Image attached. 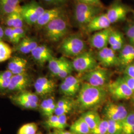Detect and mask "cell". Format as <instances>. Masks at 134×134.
Returning a JSON list of instances; mask_svg holds the SVG:
<instances>
[{"label":"cell","instance_id":"obj_1","mask_svg":"<svg viewBox=\"0 0 134 134\" xmlns=\"http://www.w3.org/2000/svg\"><path fill=\"white\" fill-rule=\"evenodd\" d=\"M107 96V91L103 87L92 86L83 82L77 93V104L81 110H92L102 104Z\"/></svg>","mask_w":134,"mask_h":134},{"label":"cell","instance_id":"obj_2","mask_svg":"<svg viewBox=\"0 0 134 134\" xmlns=\"http://www.w3.org/2000/svg\"><path fill=\"white\" fill-rule=\"evenodd\" d=\"M44 27L45 36L54 42L61 40L69 30L68 23L63 15L54 19Z\"/></svg>","mask_w":134,"mask_h":134},{"label":"cell","instance_id":"obj_3","mask_svg":"<svg viewBox=\"0 0 134 134\" xmlns=\"http://www.w3.org/2000/svg\"><path fill=\"white\" fill-rule=\"evenodd\" d=\"M86 48V44L80 36L72 35L63 40L59 49L64 56L75 58L85 51Z\"/></svg>","mask_w":134,"mask_h":134},{"label":"cell","instance_id":"obj_4","mask_svg":"<svg viewBox=\"0 0 134 134\" xmlns=\"http://www.w3.org/2000/svg\"><path fill=\"white\" fill-rule=\"evenodd\" d=\"M74 70L80 74H85L98 67L94 55L90 51H84L74 58L72 62Z\"/></svg>","mask_w":134,"mask_h":134},{"label":"cell","instance_id":"obj_5","mask_svg":"<svg viewBox=\"0 0 134 134\" xmlns=\"http://www.w3.org/2000/svg\"><path fill=\"white\" fill-rule=\"evenodd\" d=\"M100 8L86 4L77 3L74 11V16L77 24L81 26H86L98 15Z\"/></svg>","mask_w":134,"mask_h":134},{"label":"cell","instance_id":"obj_6","mask_svg":"<svg viewBox=\"0 0 134 134\" xmlns=\"http://www.w3.org/2000/svg\"><path fill=\"white\" fill-rule=\"evenodd\" d=\"M109 72L104 68L97 67L83 75L81 80L92 86L103 87L109 80Z\"/></svg>","mask_w":134,"mask_h":134},{"label":"cell","instance_id":"obj_7","mask_svg":"<svg viewBox=\"0 0 134 134\" xmlns=\"http://www.w3.org/2000/svg\"><path fill=\"white\" fill-rule=\"evenodd\" d=\"M108 91L117 99H129L134 96V93L126 84L122 77L108 83Z\"/></svg>","mask_w":134,"mask_h":134},{"label":"cell","instance_id":"obj_8","mask_svg":"<svg viewBox=\"0 0 134 134\" xmlns=\"http://www.w3.org/2000/svg\"><path fill=\"white\" fill-rule=\"evenodd\" d=\"M45 9L36 2H32L21 6V14L24 21L29 25L36 24Z\"/></svg>","mask_w":134,"mask_h":134},{"label":"cell","instance_id":"obj_9","mask_svg":"<svg viewBox=\"0 0 134 134\" xmlns=\"http://www.w3.org/2000/svg\"><path fill=\"white\" fill-rule=\"evenodd\" d=\"M103 113L107 119L122 122L128 115L124 106L113 103H108L103 109Z\"/></svg>","mask_w":134,"mask_h":134},{"label":"cell","instance_id":"obj_10","mask_svg":"<svg viewBox=\"0 0 134 134\" xmlns=\"http://www.w3.org/2000/svg\"><path fill=\"white\" fill-rule=\"evenodd\" d=\"M96 59L97 61L104 67H113L119 65L118 57L116 55L115 51L110 47H106L99 50Z\"/></svg>","mask_w":134,"mask_h":134},{"label":"cell","instance_id":"obj_11","mask_svg":"<svg viewBox=\"0 0 134 134\" xmlns=\"http://www.w3.org/2000/svg\"><path fill=\"white\" fill-rule=\"evenodd\" d=\"M30 77L26 72L14 75L11 77L8 90L12 91H23L29 86Z\"/></svg>","mask_w":134,"mask_h":134},{"label":"cell","instance_id":"obj_12","mask_svg":"<svg viewBox=\"0 0 134 134\" xmlns=\"http://www.w3.org/2000/svg\"><path fill=\"white\" fill-rule=\"evenodd\" d=\"M56 86L55 81L45 77H39L34 84L36 94L42 96H48L53 93Z\"/></svg>","mask_w":134,"mask_h":134},{"label":"cell","instance_id":"obj_13","mask_svg":"<svg viewBox=\"0 0 134 134\" xmlns=\"http://www.w3.org/2000/svg\"><path fill=\"white\" fill-rule=\"evenodd\" d=\"M112 30L109 27L92 34L89 40L91 47L98 50L107 47L109 35Z\"/></svg>","mask_w":134,"mask_h":134},{"label":"cell","instance_id":"obj_14","mask_svg":"<svg viewBox=\"0 0 134 134\" xmlns=\"http://www.w3.org/2000/svg\"><path fill=\"white\" fill-rule=\"evenodd\" d=\"M111 24L106 14H98L86 26L88 32H97L110 27Z\"/></svg>","mask_w":134,"mask_h":134},{"label":"cell","instance_id":"obj_15","mask_svg":"<svg viewBox=\"0 0 134 134\" xmlns=\"http://www.w3.org/2000/svg\"><path fill=\"white\" fill-rule=\"evenodd\" d=\"M128 10L124 5L121 4H115L108 10L105 13L111 24L124 20Z\"/></svg>","mask_w":134,"mask_h":134},{"label":"cell","instance_id":"obj_16","mask_svg":"<svg viewBox=\"0 0 134 134\" xmlns=\"http://www.w3.org/2000/svg\"><path fill=\"white\" fill-rule=\"evenodd\" d=\"M63 12L62 9L60 8L45 10L35 25L39 29L44 27L54 19L62 15Z\"/></svg>","mask_w":134,"mask_h":134},{"label":"cell","instance_id":"obj_17","mask_svg":"<svg viewBox=\"0 0 134 134\" xmlns=\"http://www.w3.org/2000/svg\"><path fill=\"white\" fill-rule=\"evenodd\" d=\"M31 53L34 59L40 64L48 62L54 58L51 50L46 45H38Z\"/></svg>","mask_w":134,"mask_h":134},{"label":"cell","instance_id":"obj_18","mask_svg":"<svg viewBox=\"0 0 134 134\" xmlns=\"http://www.w3.org/2000/svg\"><path fill=\"white\" fill-rule=\"evenodd\" d=\"M27 61L23 58L14 56L11 58L8 64V70L13 75L25 72L26 71Z\"/></svg>","mask_w":134,"mask_h":134},{"label":"cell","instance_id":"obj_19","mask_svg":"<svg viewBox=\"0 0 134 134\" xmlns=\"http://www.w3.org/2000/svg\"><path fill=\"white\" fill-rule=\"evenodd\" d=\"M75 103L70 98H63L56 102L54 114L57 116L67 115L74 108Z\"/></svg>","mask_w":134,"mask_h":134},{"label":"cell","instance_id":"obj_20","mask_svg":"<svg viewBox=\"0 0 134 134\" xmlns=\"http://www.w3.org/2000/svg\"><path fill=\"white\" fill-rule=\"evenodd\" d=\"M21 10L19 0H0V12L4 15H8Z\"/></svg>","mask_w":134,"mask_h":134},{"label":"cell","instance_id":"obj_21","mask_svg":"<svg viewBox=\"0 0 134 134\" xmlns=\"http://www.w3.org/2000/svg\"><path fill=\"white\" fill-rule=\"evenodd\" d=\"M69 61V60L64 57L58 58H53L48 62L49 69L53 76L57 77Z\"/></svg>","mask_w":134,"mask_h":134},{"label":"cell","instance_id":"obj_22","mask_svg":"<svg viewBox=\"0 0 134 134\" xmlns=\"http://www.w3.org/2000/svg\"><path fill=\"white\" fill-rule=\"evenodd\" d=\"M37 46L38 44L36 41L25 36L18 44L16 49L20 53L26 54L31 53Z\"/></svg>","mask_w":134,"mask_h":134},{"label":"cell","instance_id":"obj_23","mask_svg":"<svg viewBox=\"0 0 134 134\" xmlns=\"http://www.w3.org/2000/svg\"><path fill=\"white\" fill-rule=\"evenodd\" d=\"M108 44L114 51L120 50L124 46V39L122 34L118 31L112 30L109 37Z\"/></svg>","mask_w":134,"mask_h":134},{"label":"cell","instance_id":"obj_24","mask_svg":"<svg viewBox=\"0 0 134 134\" xmlns=\"http://www.w3.org/2000/svg\"><path fill=\"white\" fill-rule=\"evenodd\" d=\"M81 117L88 126L91 131L96 128L101 120L99 114L93 110H88L83 113Z\"/></svg>","mask_w":134,"mask_h":134},{"label":"cell","instance_id":"obj_25","mask_svg":"<svg viewBox=\"0 0 134 134\" xmlns=\"http://www.w3.org/2000/svg\"><path fill=\"white\" fill-rule=\"evenodd\" d=\"M24 21L21 11H17L7 15L5 19V24L8 27H10L23 28Z\"/></svg>","mask_w":134,"mask_h":134},{"label":"cell","instance_id":"obj_26","mask_svg":"<svg viewBox=\"0 0 134 134\" xmlns=\"http://www.w3.org/2000/svg\"><path fill=\"white\" fill-rule=\"evenodd\" d=\"M56 103L54 97H49L44 99L40 105L41 111L44 116L47 118L54 114Z\"/></svg>","mask_w":134,"mask_h":134},{"label":"cell","instance_id":"obj_27","mask_svg":"<svg viewBox=\"0 0 134 134\" xmlns=\"http://www.w3.org/2000/svg\"><path fill=\"white\" fill-rule=\"evenodd\" d=\"M69 131L72 134H90L91 130L80 117L70 126Z\"/></svg>","mask_w":134,"mask_h":134},{"label":"cell","instance_id":"obj_28","mask_svg":"<svg viewBox=\"0 0 134 134\" xmlns=\"http://www.w3.org/2000/svg\"><path fill=\"white\" fill-rule=\"evenodd\" d=\"M134 49V45L132 44H127L120 50L119 55L118 56L119 65H121L123 66H126L127 61Z\"/></svg>","mask_w":134,"mask_h":134},{"label":"cell","instance_id":"obj_29","mask_svg":"<svg viewBox=\"0 0 134 134\" xmlns=\"http://www.w3.org/2000/svg\"><path fill=\"white\" fill-rule=\"evenodd\" d=\"M12 52V49L9 44L0 41V62H5L10 59Z\"/></svg>","mask_w":134,"mask_h":134},{"label":"cell","instance_id":"obj_30","mask_svg":"<svg viewBox=\"0 0 134 134\" xmlns=\"http://www.w3.org/2000/svg\"><path fill=\"white\" fill-rule=\"evenodd\" d=\"M15 96L32 104L39 105V98L37 94L24 91L19 92Z\"/></svg>","mask_w":134,"mask_h":134},{"label":"cell","instance_id":"obj_31","mask_svg":"<svg viewBox=\"0 0 134 134\" xmlns=\"http://www.w3.org/2000/svg\"><path fill=\"white\" fill-rule=\"evenodd\" d=\"M108 120L107 134H122L123 125L120 121Z\"/></svg>","mask_w":134,"mask_h":134},{"label":"cell","instance_id":"obj_32","mask_svg":"<svg viewBox=\"0 0 134 134\" xmlns=\"http://www.w3.org/2000/svg\"><path fill=\"white\" fill-rule=\"evenodd\" d=\"M38 126L35 123H29L20 127L17 134H36Z\"/></svg>","mask_w":134,"mask_h":134},{"label":"cell","instance_id":"obj_33","mask_svg":"<svg viewBox=\"0 0 134 134\" xmlns=\"http://www.w3.org/2000/svg\"><path fill=\"white\" fill-rule=\"evenodd\" d=\"M67 84L78 93L81 87V82L80 79L72 75H70L64 79Z\"/></svg>","mask_w":134,"mask_h":134},{"label":"cell","instance_id":"obj_34","mask_svg":"<svg viewBox=\"0 0 134 134\" xmlns=\"http://www.w3.org/2000/svg\"><path fill=\"white\" fill-rule=\"evenodd\" d=\"M11 99L15 102V103L27 109H36L38 107L39 105L29 102L24 99L20 98L15 95L12 96Z\"/></svg>","mask_w":134,"mask_h":134},{"label":"cell","instance_id":"obj_35","mask_svg":"<svg viewBox=\"0 0 134 134\" xmlns=\"http://www.w3.org/2000/svg\"><path fill=\"white\" fill-rule=\"evenodd\" d=\"M108 122V120L101 119L96 128L92 130L90 134H107Z\"/></svg>","mask_w":134,"mask_h":134},{"label":"cell","instance_id":"obj_36","mask_svg":"<svg viewBox=\"0 0 134 134\" xmlns=\"http://www.w3.org/2000/svg\"><path fill=\"white\" fill-rule=\"evenodd\" d=\"M59 89L60 92L63 95L66 96L67 97H72L77 94L76 91L74 90L71 86H69L65 81H63L60 85Z\"/></svg>","mask_w":134,"mask_h":134},{"label":"cell","instance_id":"obj_37","mask_svg":"<svg viewBox=\"0 0 134 134\" xmlns=\"http://www.w3.org/2000/svg\"><path fill=\"white\" fill-rule=\"evenodd\" d=\"M4 36L7 40L11 43L18 44L20 42L14 33L13 28L7 27L4 30Z\"/></svg>","mask_w":134,"mask_h":134},{"label":"cell","instance_id":"obj_38","mask_svg":"<svg viewBox=\"0 0 134 134\" xmlns=\"http://www.w3.org/2000/svg\"><path fill=\"white\" fill-rule=\"evenodd\" d=\"M73 70L74 69L72 65V62L69 61L67 65L61 70V71L59 73L57 77L62 79H64L66 77L71 75Z\"/></svg>","mask_w":134,"mask_h":134},{"label":"cell","instance_id":"obj_39","mask_svg":"<svg viewBox=\"0 0 134 134\" xmlns=\"http://www.w3.org/2000/svg\"><path fill=\"white\" fill-rule=\"evenodd\" d=\"M67 118L66 115L59 116L55 129L64 130L67 127Z\"/></svg>","mask_w":134,"mask_h":134},{"label":"cell","instance_id":"obj_40","mask_svg":"<svg viewBox=\"0 0 134 134\" xmlns=\"http://www.w3.org/2000/svg\"><path fill=\"white\" fill-rule=\"evenodd\" d=\"M58 117L59 116L55 114L49 117L47 120L44 123L45 126L48 128L55 129L56 124L57 123Z\"/></svg>","mask_w":134,"mask_h":134},{"label":"cell","instance_id":"obj_41","mask_svg":"<svg viewBox=\"0 0 134 134\" xmlns=\"http://www.w3.org/2000/svg\"><path fill=\"white\" fill-rule=\"evenodd\" d=\"M123 127L134 126V113L128 114L124 120L121 122Z\"/></svg>","mask_w":134,"mask_h":134},{"label":"cell","instance_id":"obj_42","mask_svg":"<svg viewBox=\"0 0 134 134\" xmlns=\"http://www.w3.org/2000/svg\"><path fill=\"white\" fill-rule=\"evenodd\" d=\"M126 34L131 44L134 46V24L130 25L127 29Z\"/></svg>","mask_w":134,"mask_h":134},{"label":"cell","instance_id":"obj_43","mask_svg":"<svg viewBox=\"0 0 134 134\" xmlns=\"http://www.w3.org/2000/svg\"><path fill=\"white\" fill-rule=\"evenodd\" d=\"M76 1L77 3L86 4L88 5L99 7L100 8L102 7V4L100 0H76Z\"/></svg>","mask_w":134,"mask_h":134},{"label":"cell","instance_id":"obj_44","mask_svg":"<svg viewBox=\"0 0 134 134\" xmlns=\"http://www.w3.org/2000/svg\"><path fill=\"white\" fill-rule=\"evenodd\" d=\"M122 78L126 84L129 87L130 89L133 91L134 94V78L129 77L125 75L122 77Z\"/></svg>","mask_w":134,"mask_h":134},{"label":"cell","instance_id":"obj_45","mask_svg":"<svg viewBox=\"0 0 134 134\" xmlns=\"http://www.w3.org/2000/svg\"><path fill=\"white\" fill-rule=\"evenodd\" d=\"M124 72L125 75L134 78V63L127 66Z\"/></svg>","mask_w":134,"mask_h":134},{"label":"cell","instance_id":"obj_46","mask_svg":"<svg viewBox=\"0 0 134 134\" xmlns=\"http://www.w3.org/2000/svg\"><path fill=\"white\" fill-rule=\"evenodd\" d=\"M13 29L15 35L20 41L25 37V31L23 28H13Z\"/></svg>","mask_w":134,"mask_h":134},{"label":"cell","instance_id":"obj_47","mask_svg":"<svg viewBox=\"0 0 134 134\" xmlns=\"http://www.w3.org/2000/svg\"><path fill=\"white\" fill-rule=\"evenodd\" d=\"M13 76V74L12 72L8 70L0 72V80H7L10 79Z\"/></svg>","mask_w":134,"mask_h":134},{"label":"cell","instance_id":"obj_48","mask_svg":"<svg viewBox=\"0 0 134 134\" xmlns=\"http://www.w3.org/2000/svg\"><path fill=\"white\" fill-rule=\"evenodd\" d=\"M10 79L7 80H0V90H5L8 88Z\"/></svg>","mask_w":134,"mask_h":134},{"label":"cell","instance_id":"obj_49","mask_svg":"<svg viewBox=\"0 0 134 134\" xmlns=\"http://www.w3.org/2000/svg\"><path fill=\"white\" fill-rule=\"evenodd\" d=\"M122 134H134V126L123 127Z\"/></svg>","mask_w":134,"mask_h":134},{"label":"cell","instance_id":"obj_50","mask_svg":"<svg viewBox=\"0 0 134 134\" xmlns=\"http://www.w3.org/2000/svg\"><path fill=\"white\" fill-rule=\"evenodd\" d=\"M54 133L55 134H72L70 131L65 130H54Z\"/></svg>","mask_w":134,"mask_h":134},{"label":"cell","instance_id":"obj_51","mask_svg":"<svg viewBox=\"0 0 134 134\" xmlns=\"http://www.w3.org/2000/svg\"><path fill=\"white\" fill-rule=\"evenodd\" d=\"M134 61V50H133L131 54V55H130L129 57L128 58L127 63H126V66H128V65H129L130 64L132 63Z\"/></svg>","mask_w":134,"mask_h":134},{"label":"cell","instance_id":"obj_52","mask_svg":"<svg viewBox=\"0 0 134 134\" xmlns=\"http://www.w3.org/2000/svg\"><path fill=\"white\" fill-rule=\"evenodd\" d=\"M45 2L48 3H52V4H57V3H61L65 2L66 0H43Z\"/></svg>","mask_w":134,"mask_h":134},{"label":"cell","instance_id":"obj_53","mask_svg":"<svg viewBox=\"0 0 134 134\" xmlns=\"http://www.w3.org/2000/svg\"><path fill=\"white\" fill-rule=\"evenodd\" d=\"M4 36V30L0 26V41H2V39Z\"/></svg>","mask_w":134,"mask_h":134},{"label":"cell","instance_id":"obj_54","mask_svg":"<svg viewBox=\"0 0 134 134\" xmlns=\"http://www.w3.org/2000/svg\"><path fill=\"white\" fill-rule=\"evenodd\" d=\"M132 98H133V101H134V96H133V97H132Z\"/></svg>","mask_w":134,"mask_h":134},{"label":"cell","instance_id":"obj_55","mask_svg":"<svg viewBox=\"0 0 134 134\" xmlns=\"http://www.w3.org/2000/svg\"><path fill=\"white\" fill-rule=\"evenodd\" d=\"M54 134V133H49V134Z\"/></svg>","mask_w":134,"mask_h":134},{"label":"cell","instance_id":"obj_56","mask_svg":"<svg viewBox=\"0 0 134 134\" xmlns=\"http://www.w3.org/2000/svg\"><path fill=\"white\" fill-rule=\"evenodd\" d=\"M41 134V133H38V134Z\"/></svg>","mask_w":134,"mask_h":134}]
</instances>
